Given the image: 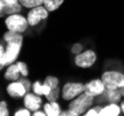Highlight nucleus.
Wrapping results in <instances>:
<instances>
[{"label":"nucleus","instance_id":"obj_16","mask_svg":"<svg viewBox=\"0 0 124 116\" xmlns=\"http://www.w3.org/2000/svg\"><path fill=\"white\" fill-rule=\"evenodd\" d=\"M3 41L6 43L15 42L19 43L22 45L23 42V37L21 35V33L12 32V31H8L3 34Z\"/></svg>","mask_w":124,"mask_h":116},{"label":"nucleus","instance_id":"obj_28","mask_svg":"<svg viewBox=\"0 0 124 116\" xmlns=\"http://www.w3.org/2000/svg\"><path fill=\"white\" fill-rule=\"evenodd\" d=\"M60 115L62 116H77V114L74 112V111H72L71 110H67V111H61V114Z\"/></svg>","mask_w":124,"mask_h":116},{"label":"nucleus","instance_id":"obj_10","mask_svg":"<svg viewBox=\"0 0 124 116\" xmlns=\"http://www.w3.org/2000/svg\"><path fill=\"white\" fill-rule=\"evenodd\" d=\"M106 89V85L102 79H93L84 84V92L90 96L97 97L101 95Z\"/></svg>","mask_w":124,"mask_h":116},{"label":"nucleus","instance_id":"obj_27","mask_svg":"<svg viewBox=\"0 0 124 116\" xmlns=\"http://www.w3.org/2000/svg\"><path fill=\"white\" fill-rule=\"evenodd\" d=\"M18 81H20L21 83H22V84L25 86L27 92H29V91H30V89H31V83H30V81H29V80L25 79V78H21V79H19Z\"/></svg>","mask_w":124,"mask_h":116},{"label":"nucleus","instance_id":"obj_19","mask_svg":"<svg viewBox=\"0 0 124 116\" xmlns=\"http://www.w3.org/2000/svg\"><path fill=\"white\" fill-rule=\"evenodd\" d=\"M44 84H47L51 87L52 89L53 88H56V87H58V84H59V81L57 79L56 76H52V75H49L47 76L46 78L45 79V82Z\"/></svg>","mask_w":124,"mask_h":116},{"label":"nucleus","instance_id":"obj_2","mask_svg":"<svg viewBox=\"0 0 124 116\" xmlns=\"http://www.w3.org/2000/svg\"><path fill=\"white\" fill-rule=\"evenodd\" d=\"M93 102H94V97L88 95L85 92H83L81 95L70 100V102L69 103V109L74 111L77 116L81 115L85 113L93 106Z\"/></svg>","mask_w":124,"mask_h":116},{"label":"nucleus","instance_id":"obj_7","mask_svg":"<svg viewBox=\"0 0 124 116\" xmlns=\"http://www.w3.org/2000/svg\"><path fill=\"white\" fill-rule=\"evenodd\" d=\"M48 12L46 8L44 6H38L31 8L27 14V20L30 26H35L43 20H46L48 17Z\"/></svg>","mask_w":124,"mask_h":116},{"label":"nucleus","instance_id":"obj_6","mask_svg":"<svg viewBox=\"0 0 124 116\" xmlns=\"http://www.w3.org/2000/svg\"><path fill=\"white\" fill-rule=\"evenodd\" d=\"M96 61V54L93 50L88 49L80 54H77L74 58V62L80 68H90Z\"/></svg>","mask_w":124,"mask_h":116},{"label":"nucleus","instance_id":"obj_30","mask_svg":"<svg viewBox=\"0 0 124 116\" xmlns=\"http://www.w3.org/2000/svg\"><path fill=\"white\" fill-rule=\"evenodd\" d=\"M117 90L120 93V95L124 97V85L122 86V87H120V88H119V89H117Z\"/></svg>","mask_w":124,"mask_h":116},{"label":"nucleus","instance_id":"obj_22","mask_svg":"<svg viewBox=\"0 0 124 116\" xmlns=\"http://www.w3.org/2000/svg\"><path fill=\"white\" fill-rule=\"evenodd\" d=\"M102 110V107L100 105H97L93 107L92 109H89L83 115L84 116H99V113Z\"/></svg>","mask_w":124,"mask_h":116},{"label":"nucleus","instance_id":"obj_23","mask_svg":"<svg viewBox=\"0 0 124 116\" xmlns=\"http://www.w3.org/2000/svg\"><path fill=\"white\" fill-rule=\"evenodd\" d=\"M17 65L19 67V70H20V73L23 76V77H26L28 74H29V71H28V67L24 62L22 61H18L17 62Z\"/></svg>","mask_w":124,"mask_h":116},{"label":"nucleus","instance_id":"obj_15","mask_svg":"<svg viewBox=\"0 0 124 116\" xmlns=\"http://www.w3.org/2000/svg\"><path fill=\"white\" fill-rule=\"evenodd\" d=\"M44 111L47 116H58L61 114V109L59 104L56 101H49L44 105Z\"/></svg>","mask_w":124,"mask_h":116},{"label":"nucleus","instance_id":"obj_11","mask_svg":"<svg viewBox=\"0 0 124 116\" xmlns=\"http://www.w3.org/2000/svg\"><path fill=\"white\" fill-rule=\"evenodd\" d=\"M7 93L10 96L11 98L19 99L26 95L27 90L25 86L20 81H13L7 86Z\"/></svg>","mask_w":124,"mask_h":116},{"label":"nucleus","instance_id":"obj_8","mask_svg":"<svg viewBox=\"0 0 124 116\" xmlns=\"http://www.w3.org/2000/svg\"><path fill=\"white\" fill-rule=\"evenodd\" d=\"M22 5L19 0H0V16L4 14L11 15L21 12Z\"/></svg>","mask_w":124,"mask_h":116},{"label":"nucleus","instance_id":"obj_12","mask_svg":"<svg viewBox=\"0 0 124 116\" xmlns=\"http://www.w3.org/2000/svg\"><path fill=\"white\" fill-rule=\"evenodd\" d=\"M24 106L31 111H35L40 109L42 105V99L35 93H26L24 96Z\"/></svg>","mask_w":124,"mask_h":116},{"label":"nucleus","instance_id":"obj_17","mask_svg":"<svg viewBox=\"0 0 124 116\" xmlns=\"http://www.w3.org/2000/svg\"><path fill=\"white\" fill-rule=\"evenodd\" d=\"M64 0H45L44 6L46 8L48 11H55L63 4Z\"/></svg>","mask_w":124,"mask_h":116},{"label":"nucleus","instance_id":"obj_21","mask_svg":"<svg viewBox=\"0 0 124 116\" xmlns=\"http://www.w3.org/2000/svg\"><path fill=\"white\" fill-rule=\"evenodd\" d=\"M32 90L37 95L43 96L44 95V84H42L39 81L34 82L33 84H32Z\"/></svg>","mask_w":124,"mask_h":116},{"label":"nucleus","instance_id":"obj_18","mask_svg":"<svg viewBox=\"0 0 124 116\" xmlns=\"http://www.w3.org/2000/svg\"><path fill=\"white\" fill-rule=\"evenodd\" d=\"M22 7L26 8H32L38 6H42L44 4L45 0H19Z\"/></svg>","mask_w":124,"mask_h":116},{"label":"nucleus","instance_id":"obj_5","mask_svg":"<svg viewBox=\"0 0 124 116\" xmlns=\"http://www.w3.org/2000/svg\"><path fill=\"white\" fill-rule=\"evenodd\" d=\"M84 92V84L80 82H70L63 85L61 90L62 99L70 101Z\"/></svg>","mask_w":124,"mask_h":116},{"label":"nucleus","instance_id":"obj_20","mask_svg":"<svg viewBox=\"0 0 124 116\" xmlns=\"http://www.w3.org/2000/svg\"><path fill=\"white\" fill-rule=\"evenodd\" d=\"M59 93H60V89L59 87H56V88H53L51 90V92L49 93V95L46 96V99L48 101H56L59 97Z\"/></svg>","mask_w":124,"mask_h":116},{"label":"nucleus","instance_id":"obj_4","mask_svg":"<svg viewBox=\"0 0 124 116\" xmlns=\"http://www.w3.org/2000/svg\"><path fill=\"white\" fill-rule=\"evenodd\" d=\"M101 79L106 87L109 89H119L124 85V74L117 71L105 72Z\"/></svg>","mask_w":124,"mask_h":116},{"label":"nucleus","instance_id":"obj_3","mask_svg":"<svg viewBox=\"0 0 124 116\" xmlns=\"http://www.w3.org/2000/svg\"><path fill=\"white\" fill-rule=\"evenodd\" d=\"M5 25L8 31L17 33H24L30 25L27 18L22 16L19 13L8 15L5 20Z\"/></svg>","mask_w":124,"mask_h":116},{"label":"nucleus","instance_id":"obj_31","mask_svg":"<svg viewBox=\"0 0 124 116\" xmlns=\"http://www.w3.org/2000/svg\"><path fill=\"white\" fill-rule=\"evenodd\" d=\"M120 108H121V111L124 112V100L121 101V104H120Z\"/></svg>","mask_w":124,"mask_h":116},{"label":"nucleus","instance_id":"obj_9","mask_svg":"<svg viewBox=\"0 0 124 116\" xmlns=\"http://www.w3.org/2000/svg\"><path fill=\"white\" fill-rule=\"evenodd\" d=\"M122 96L120 95L119 91L117 89H109L107 88L101 95L97 96L94 98V101L99 104L101 103H117L119 102Z\"/></svg>","mask_w":124,"mask_h":116},{"label":"nucleus","instance_id":"obj_13","mask_svg":"<svg viewBox=\"0 0 124 116\" xmlns=\"http://www.w3.org/2000/svg\"><path fill=\"white\" fill-rule=\"evenodd\" d=\"M120 106L117 103H108L102 108L99 116H119L120 113Z\"/></svg>","mask_w":124,"mask_h":116},{"label":"nucleus","instance_id":"obj_29","mask_svg":"<svg viewBox=\"0 0 124 116\" xmlns=\"http://www.w3.org/2000/svg\"><path fill=\"white\" fill-rule=\"evenodd\" d=\"M33 116H46V113L45 112V111H39V110H37V111H33Z\"/></svg>","mask_w":124,"mask_h":116},{"label":"nucleus","instance_id":"obj_14","mask_svg":"<svg viewBox=\"0 0 124 116\" xmlns=\"http://www.w3.org/2000/svg\"><path fill=\"white\" fill-rule=\"evenodd\" d=\"M20 74H21V73H20V70H19V67H18L17 63H12L10 65H8V69L6 70L4 76H5L6 80L13 82V81H18L20 79Z\"/></svg>","mask_w":124,"mask_h":116},{"label":"nucleus","instance_id":"obj_26","mask_svg":"<svg viewBox=\"0 0 124 116\" xmlns=\"http://www.w3.org/2000/svg\"><path fill=\"white\" fill-rule=\"evenodd\" d=\"M15 116H30L31 115V111L28 110L27 108L26 109H20L19 111H17L14 113Z\"/></svg>","mask_w":124,"mask_h":116},{"label":"nucleus","instance_id":"obj_24","mask_svg":"<svg viewBox=\"0 0 124 116\" xmlns=\"http://www.w3.org/2000/svg\"><path fill=\"white\" fill-rule=\"evenodd\" d=\"M8 103L5 100H2L0 102V115L1 116H8Z\"/></svg>","mask_w":124,"mask_h":116},{"label":"nucleus","instance_id":"obj_25","mask_svg":"<svg viewBox=\"0 0 124 116\" xmlns=\"http://www.w3.org/2000/svg\"><path fill=\"white\" fill-rule=\"evenodd\" d=\"M82 50H83V45L80 44V43L74 44L72 46V48H71V52H72L73 54H75V55L80 54V53L82 52Z\"/></svg>","mask_w":124,"mask_h":116},{"label":"nucleus","instance_id":"obj_1","mask_svg":"<svg viewBox=\"0 0 124 116\" xmlns=\"http://www.w3.org/2000/svg\"><path fill=\"white\" fill-rule=\"evenodd\" d=\"M21 44L15 42L7 43L6 48L1 44L0 46V67L10 65L15 61L21 52Z\"/></svg>","mask_w":124,"mask_h":116}]
</instances>
